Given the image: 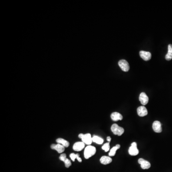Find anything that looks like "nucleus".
<instances>
[{
	"label": "nucleus",
	"instance_id": "nucleus-1",
	"mask_svg": "<svg viewBox=\"0 0 172 172\" xmlns=\"http://www.w3.org/2000/svg\"><path fill=\"white\" fill-rule=\"evenodd\" d=\"M96 152V148L91 146H88L86 147L84 151V157L88 159L95 155Z\"/></svg>",
	"mask_w": 172,
	"mask_h": 172
},
{
	"label": "nucleus",
	"instance_id": "nucleus-2",
	"mask_svg": "<svg viewBox=\"0 0 172 172\" xmlns=\"http://www.w3.org/2000/svg\"><path fill=\"white\" fill-rule=\"evenodd\" d=\"M79 137L81 139L82 141L85 144L90 146L92 143V137L90 134H80L79 135Z\"/></svg>",
	"mask_w": 172,
	"mask_h": 172
},
{
	"label": "nucleus",
	"instance_id": "nucleus-3",
	"mask_svg": "<svg viewBox=\"0 0 172 172\" xmlns=\"http://www.w3.org/2000/svg\"><path fill=\"white\" fill-rule=\"evenodd\" d=\"M111 130L115 135L121 136L124 132V130L117 124H114L111 127Z\"/></svg>",
	"mask_w": 172,
	"mask_h": 172
},
{
	"label": "nucleus",
	"instance_id": "nucleus-4",
	"mask_svg": "<svg viewBox=\"0 0 172 172\" xmlns=\"http://www.w3.org/2000/svg\"><path fill=\"white\" fill-rule=\"evenodd\" d=\"M119 67H120L122 70L124 72H128L130 70L129 64L126 60L122 59L118 62Z\"/></svg>",
	"mask_w": 172,
	"mask_h": 172
},
{
	"label": "nucleus",
	"instance_id": "nucleus-5",
	"mask_svg": "<svg viewBox=\"0 0 172 172\" xmlns=\"http://www.w3.org/2000/svg\"><path fill=\"white\" fill-rule=\"evenodd\" d=\"M139 151L137 147V143L135 142L132 143L131 144V146L129 149V153L130 155L132 156H135L138 155Z\"/></svg>",
	"mask_w": 172,
	"mask_h": 172
},
{
	"label": "nucleus",
	"instance_id": "nucleus-6",
	"mask_svg": "<svg viewBox=\"0 0 172 172\" xmlns=\"http://www.w3.org/2000/svg\"><path fill=\"white\" fill-rule=\"evenodd\" d=\"M138 163L139 164H141V168L143 169H148L150 168L151 167V164L149 162L146 160H144L143 158H140L138 160Z\"/></svg>",
	"mask_w": 172,
	"mask_h": 172
},
{
	"label": "nucleus",
	"instance_id": "nucleus-7",
	"mask_svg": "<svg viewBox=\"0 0 172 172\" xmlns=\"http://www.w3.org/2000/svg\"><path fill=\"white\" fill-rule=\"evenodd\" d=\"M153 131L156 133H160L162 131V128L161 123L160 121H155L153 122Z\"/></svg>",
	"mask_w": 172,
	"mask_h": 172
},
{
	"label": "nucleus",
	"instance_id": "nucleus-8",
	"mask_svg": "<svg viewBox=\"0 0 172 172\" xmlns=\"http://www.w3.org/2000/svg\"><path fill=\"white\" fill-rule=\"evenodd\" d=\"M140 56L141 58L144 61H149L151 59L152 57V54L151 53L146 51H141L140 52Z\"/></svg>",
	"mask_w": 172,
	"mask_h": 172
},
{
	"label": "nucleus",
	"instance_id": "nucleus-9",
	"mask_svg": "<svg viewBox=\"0 0 172 172\" xmlns=\"http://www.w3.org/2000/svg\"><path fill=\"white\" fill-rule=\"evenodd\" d=\"M51 148L52 149L56 150L59 153H62L65 151V147L59 143L52 144L51 146Z\"/></svg>",
	"mask_w": 172,
	"mask_h": 172
},
{
	"label": "nucleus",
	"instance_id": "nucleus-10",
	"mask_svg": "<svg viewBox=\"0 0 172 172\" xmlns=\"http://www.w3.org/2000/svg\"><path fill=\"white\" fill-rule=\"evenodd\" d=\"M139 100L143 105H146L149 102V97L144 92H142L139 96Z\"/></svg>",
	"mask_w": 172,
	"mask_h": 172
},
{
	"label": "nucleus",
	"instance_id": "nucleus-11",
	"mask_svg": "<svg viewBox=\"0 0 172 172\" xmlns=\"http://www.w3.org/2000/svg\"><path fill=\"white\" fill-rule=\"evenodd\" d=\"M137 114L140 117H144L148 114V111L144 106H141L137 109Z\"/></svg>",
	"mask_w": 172,
	"mask_h": 172
},
{
	"label": "nucleus",
	"instance_id": "nucleus-12",
	"mask_svg": "<svg viewBox=\"0 0 172 172\" xmlns=\"http://www.w3.org/2000/svg\"><path fill=\"white\" fill-rule=\"evenodd\" d=\"M85 144L82 141L77 142L74 144L73 149L74 151H77V152L81 151L85 147Z\"/></svg>",
	"mask_w": 172,
	"mask_h": 172
},
{
	"label": "nucleus",
	"instance_id": "nucleus-13",
	"mask_svg": "<svg viewBox=\"0 0 172 172\" xmlns=\"http://www.w3.org/2000/svg\"><path fill=\"white\" fill-rule=\"evenodd\" d=\"M111 119L114 121H117L121 120L123 119V116L120 113L117 112H113L111 114Z\"/></svg>",
	"mask_w": 172,
	"mask_h": 172
},
{
	"label": "nucleus",
	"instance_id": "nucleus-14",
	"mask_svg": "<svg viewBox=\"0 0 172 172\" xmlns=\"http://www.w3.org/2000/svg\"><path fill=\"white\" fill-rule=\"evenodd\" d=\"M112 160L109 156H103L100 158V162L102 164L106 165L110 164L112 162Z\"/></svg>",
	"mask_w": 172,
	"mask_h": 172
},
{
	"label": "nucleus",
	"instance_id": "nucleus-15",
	"mask_svg": "<svg viewBox=\"0 0 172 172\" xmlns=\"http://www.w3.org/2000/svg\"><path fill=\"white\" fill-rule=\"evenodd\" d=\"M56 141L57 143L61 144L65 147H68L70 146V143L63 138H58L56 139Z\"/></svg>",
	"mask_w": 172,
	"mask_h": 172
},
{
	"label": "nucleus",
	"instance_id": "nucleus-16",
	"mask_svg": "<svg viewBox=\"0 0 172 172\" xmlns=\"http://www.w3.org/2000/svg\"><path fill=\"white\" fill-rule=\"evenodd\" d=\"M172 59V45L170 44L168 45V53L166 56V59L167 61H170Z\"/></svg>",
	"mask_w": 172,
	"mask_h": 172
},
{
	"label": "nucleus",
	"instance_id": "nucleus-17",
	"mask_svg": "<svg viewBox=\"0 0 172 172\" xmlns=\"http://www.w3.org/2000/svg\"><path fill=\"white\" fill-rule=\"evenodd\" d=\"M120 144H117L115 146L112 147V149H111L110 150V152L109 153V156H114L116 154V151L118 149H120Z\"/></svg>",
	"mask_w": 172,
	"mask_h": 172
},
{
	"label": "nucleus",
	"instance_id": "nucleus-18",
	"mask_svg": "<svg viewBox=\"0 0 172 172\" xmlns=\"http://www.w3.org/2000/svg\"><path fill=\"white\" fill-rule=\"evenodd\" d=\"M92 141L97 143V144H102L103 143L104 140L102 138L100 137L99 136L94 135L92 137Z\"/></svg>",
	"mask_w": 172,
	"mask_h": 172
},
{
	"label": "nucleus",
	"instance_id": "nucleus-19",
	"mask_svg": "<svg viewBox=\"0 0 172 172\" xmlns=\"http://www.w3.org/2000/svg\"><path fill=\"white\" fill-rule=\"evenodd\" d=\"M110 146H109V143H106L102 147V149L104 150L106 152H108L109 150Z\"/></svg>",
	"mask_w": 172,
	"mask_h": 172
},
{
	"label": "nucleus",
	"instance_id": "nucleus-20",
	"mask_svg": "<svg viewBox=\"0 0 172 172\" xmlns=\"http://www.w3.org/2000/svg\"><path fill=\"white\" fill-rule=\"evenodd\" d=\"M64 163H65V167H67V168H69L71 166V163L70 161L68 158L65 161Z\"/></svg>",
	"mask_w": 172,
	"mask_h": 172
},
{
	"label": "nucleus",
	"instance_id": "nucleus-21",
	"mask_svg": "<svg viewBox=\"0 0 172 172\" xmlns=\"http://www.w3.org/2000/svg\"><path fill=\"white\" fill-rule=\"evenodd\" d=\"M67 159V156H66V155H65V153H62L59 157V159L61 161L64 162Z\"/></svg>",
	"mask_w": 172,
	"mask_h": 172
},
{
	"label": "nucleus",
	"instance_id": "nucleus-22",
	"mask_svg": "<svg viewBox=\"0 0 172 172\" xmlns=\"http://www.w3.org/2000/svg\"><path fill=\"white\" fill-rule=\"evenodd\" d=\"M70 157L72 160V161H75V159H76V154H75L74 153H71L70 155Z\"/></svg>",
	"mask_w": 172,
	"mask_h": 172
},
{
	"label": "nucleus",
	"instance_id": "nucleus-23",
	"mask_svg": "<svg viewBox=\"0 0 172 172\" xmlns=\"http://www.w3.org/2000/svg\"><path fill=\"white\" fill-rule=\"evenodd\" d=\"M76 159H77V161H78L79 162H81L82 159L80 157L79 155V153H77L76 154Z\"/></svg>",
	"mask_w": 172,
	"mask_h": 172
},
{
	"label": "nucleus",
	"instance_id": "nucleus-24",
	"mask_svg": "<svg viewBox=\"0 0 172 172\" xmlns=\"http://www.w3.org/2000/svg\"><path fill=\"white\" fill-rule=\"evenodd\" d=\"M107 140L109 141V143L111 141V138L109 137V136H108V137H107Z\"/></svg>",
	"mask_w": 172,
	"mask_h": 172
}]
</instances>
